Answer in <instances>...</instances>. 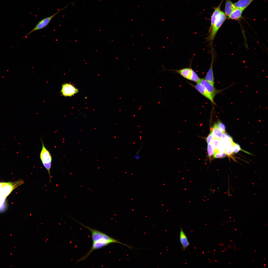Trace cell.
I'll list each match as a JSON object with an SVG mask.
<instances>
[{
  "instance_id": "obj_1",
  "label": "cell",
  "mask_w": 268,
  "mask_h": 268,
  "mask_svg": "<svg viewBox=\"0 0 268 268\" xmlns=\"http://www.w3.org/2000/svg\"><path fill=\"white\" fill-rule=\"evenodd\" d=\"M77 222L87 228L91 232L92 234V237L93 242H96L100 240H103L109 242L110 244L112 243H119L131 249H132L133 248L132 246H129L127 244L121 242L104 233L85 226L78 221Z\"/></svg>"
},
{
  "instance_id": "obj_2",
  "label": "cell",
  "mask_w": 268,
  "mask_h": 268,
  "mask_svg": "<svg viewBox=\"0 0 268 268\" xmlns=\"http://www.w3.org/2000/svg\"><path fill=\"white\" fill-rule=\"evenodd\" d=\"M227 18L225 13L221 10L215 19L211 29L208 31L209 35L206 38V40L209 41L210 45L212 44L218 31Z\"/></svg>"
},
{
  "instance_id": "obj_3",
  "label": "cell",
  "mask_w": 268,
  "mask_h": 268,
  "mask_svg": "<svg viewBox=\"0 0 268 268\" xmlns=\"http://www.w3.org/2000/svg\"><path fill=\"white\" fill-rule=\"evenodd\" d=\"M42 148L40 152L39 157L44 167L47 170L49 177V182H51L50 170L52 165V157L49 151L45 147L42 139H41Z\"/></svg>"
},
{
  "instance_id": "obj_4",
  "label": "cell",
  "mask_w": 268,
  "mask_h": 268,
  "mask_svg": "<svg viewBox=\"0 0 268 268\" xmlns=\"http://www.w3.org/2000/svg\"><path fill=\"white\" fill-rule=\"evenodd\" d=\"M67 6H65L53 15L45 17L40 20L37 24L33 29L24 37H23L22 39L33 32L42 29L46 27L49 24L51 20L55 15L66 8Z\"/></svg>"
},
{
  "instance_id": "obj_5",
  "label": "cell",
  "mask_w": 268,
  "mask_h": 268,
  "mask_svg": "<svg viewBox=\"0 0 268 268\" xmlns=\"http://www.w3.org/2000/svg\"><path fill=\"white\" fill-rule=\"evenodd\" d=\"M78 92V90L74 86L67 83L62 85L61 91L62 95L66 97H72Z\"/></svg>"
},
{
  "instance_id": "obj_6",
  "label": "cell",
  "mask_w": 268,
  "mask_h": 268,
  "mask_svg": "<svg viewBox=\"0 0 268 268\" xmlns=\"http://www.w3.org/2000/svg\"><path fill=\"white\" fill-rule=\"evenodd\" d=\"M199 83L203 85L208 91L210 93L213 98L214 99L218 94L220 93L223 90H218L216 89L214 86L211 85L204 78H201Z\"/></svg>"
},
{
  "instance_id": "obj_7",
  "label": "cell",
  "mask_w": 268,
  "mask_h": 268,
  "mask_svg": "<svg viewBox=\"0 0 268 268\" xmlns=\"http://www.w3.org/2000/svg\"><path fill=\"white\" fill-rule=\"evenodd\" d=\"M189 83L201 94L210 101L213 104L216 105L214 100V99L213 98L210 93L203 85L200 83H197V84L195 85H194L190 83Z\"/></svg>"
},
{
  "instance_id": "obj_8",
  "label": "cell",
  "mask_w": 268,
  "mask_h": 268,
  "mask_svg": "<svg viewBox=\"0 0 268 268\" xmlns=\"http://www.w3.org/2000/svg\"><path fill=\"white\" fill-rule=\"evenodd\" d=\"M212 60L210 67L207 72L204 78L211 85L214 86V81L213 70V64L214 60L213 49L211 48Z\"/></svg>"
},
{
  "instance_id": "obj_9",
  "label": "cell",
  "mask_w": 268,
  "mask_h": 268,
  "mask_svg": "<svg viewBox=\"0 0 268 268\" xmlns=\"http://www.w3.org/2000/svg\"><path fill=\"white\" fill-rule=\"evenodd\" d=\"M193 69L191 67H186L182 69L174 70L176 73L179 74L184 78L190 80Z\"/></svg>"
},
{
  "instance_id": "obj_10",
  "label": "cell",
  "mask_w": 268,
  "mask_h": 268,
  "mask_svg": "<svg viewBox=\"0 0 268 268\" xmlns=\"http://www.w3.org/2000/svg\"><path fill=\"white\" fill-rule=\"evenodd\" d=\"M180 241L183 249L185 250L189 245L190 243L187 236L181 227V228L179 235Z\"/></svg>"
},
{
  "instance_id": "obj_11",
  "label": "cell",
  "mask_w": 268,
  "mask_h": 268,
  "mask_svg": "<svg viewBox=\"0 0 268 268\" xmlns=\"http://www.w3.org/2000/svg\"><path fill=\"white\" fill-rule=\"evenodd\" d=\"M243 11L238 8H236L228 16L230 19L239 20L242 18V14Z\"/></svg>"
},
{
  "instance_id": "obj_12",
  "label": "cell",
  "mask_w": 268,
  "mask_h": 268,
  "mask_svg": "<svg viewBox=\"0 0 268 268\" xmlns=\"http://www.w3.org/2000/svg\"><path fill=\"white\" fill-rule=\"evenodd\" d=\"M223 0H222L218 6L214 8V11L211 16V25L208 31L211 29L214 22L221 11V7Z\"/></svg>"
},
{
  "instance_id": "obj_13",
  "label": "cell",
  "mask_w": 268,
  "mask_h": 268,
  "mask_svg": "<svg viewBox=\"0 0 268 268\" xmlns=\"http://www.w3.org/2000/svg\"><path fill=\"white\" fill-rule=\"evenodd\" d=\"M254 0H239L234 3L236 8H240L243 11Z\"/></svg>"
},
{
  "instance_id": "obj_14",
  "label": "cell",
  "mask_w": 268,
  "mask_h": 268,
  "mask_svg": "<svg viewBox=\"0 0 268 268\" xmlns=\"http://www.w3.org/2000/svg\"><path fill=\"white\" fill-rule=\"evenodd\" d=\"M236 7L231 0H226L225 12L226 16H228Z\"/></svg>"
},
{
  "instance_id": "obj_15",
  "label": "cell",
  "mask_w": 268,
  "mask_h": 268,
  "mask_svg": "<svg viewBox=\"0 0 268 268\" xmlns=\"http://www.w3.org/2000/svg\"><path fill=\"white\" fill-rule=\"evenodd\" d=\"M213 127L211 131L214 138L220 140L223 133L218 128L216 123L215 124Z\"/></svg>"
},
{
  "instance_id": "obj_16",
  "label": "cell",
  "mask_w": 268,
  "mask_h": 268,
  "mask_svg": "<svg viewBox=\"0 0 268 268\" xmlns=\"http://www.w3.org/2000/svg\"><path fill=\"white\" fill-rule=\"evenodd\" d=\"M232 148L233 151V153L236 154L238 153L239 151L241 150L249 154L248 152L244 151L241 149L240 145L234 142L233 141L232 142Z\"/></svg>"
},
{
  "instance_id": "obj_17",
  "label": "cell",
  "mask_w": 268,
  "mask_h": 268,
  "mask_svg": "<svg viewBox=\"0 0 268 268\" xmlns=\"http://www.w3.org/2000/svg\"><path fill=\"white\" fill-rule=\"evenodd\" d=\"M201 79V78H199L196 73L193 69L189 80L198 83H199Z\"/></svg>"
},
{
  "instance_id": "obj_18",
  "label": "cell",
  "mask_w": 268,
  "mask_h": 268,
  "mask_svg": "<svg viewBox=\"0 0 268 268\" xmlns=\"http://www.w3.org/2000/svg\"><path fill=\"white\" fill-rule=\"evenodd\" d=\"M207 150L208 156L210 158L215 152L214 149L211 143L207 144Z\"/></svg>"
},
{
  "instance_id": "obj_19",
  "label": "cell",
  "mask_w": 268,
  "mask_h": 268,
  "mask_svg": "<svg viewBox=\"0 0 268 268\" xmlns=\"http://www.w3.org/2000/svg\"><path fill=\"white\" fill-rule=\"evenodd\" d=\"M213 157L215 158H221L226 157L227 154L225 152H221L219 151H215Z\"/></svg>"
},
{
  "instance_id": "obj_20",
  "label": "cell",
  "mask_w": 268,
  "mask_h": 268,
  "mask_svg": "<svg viewBox=\"0 0 268 268\" xmlns=\"http://www.w3.org/2000/svg\"><path fill=\"white\" fill-rule=\"evenodd\" d=\"M216 123L218 128L222 133H225L226 128L225 125L220 121H218Z\"/></svg>"
},
{
  "instance_id": "obj_21",
  "label": "cell",
  "mask_w": 268,
  "mask_h": 268,
  "mask_svg": "<svg viewBox=\"0 0 268 268\" xmlns=\"http://www.w3.org/2000/svg\"><path fill=\"white\" fill-rule=\"evenodd\" d=\"M220 140L219 139L215 138V139L214 138L211 142V143L212 144L214 149L217 150V149L219 144Z\"/></svg>"
},
{
  "instance_id": "obj_22",
  "label": "cell",
  "mask_w": 268,
  "mask_h": 268,
  "mask_svg": "<svg viewBox=\"0 0 268 268\" xmlns=\"http://www.w3.org/2000/svg\"><path fill=\"white\" fill-rule=\"evenodd\" d=\"M214 138L213 135L211 131L210 134L206 138V141L207 144L211 143Z\"/></svg>"
},
{
  "instance_id": "obj_23",
  "label": "cell",
  "mask_w": 268,
  "mask_h": 268,
  "mask_svg": "<svg viewBox=\"0 0 268 268\" xmlns=\"http://www.w3.org/2000/svg\"><path fill=\"white\" fill-rule=\"evenodd\" d=\"M140 158V155L138 154V153L135 154L134 156V159L137 160H139Z\"/></svg>"
}]
</instances>
